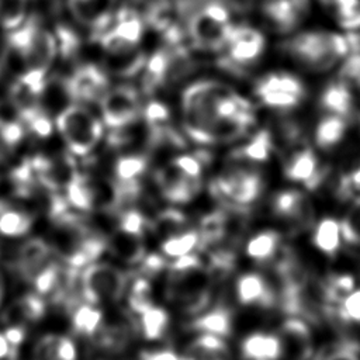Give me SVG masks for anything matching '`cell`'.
I'll list each match as a JSON object with an SVG mask.
<instances>
[{"label":"cell","instance_id":"42","mask_svg":"<svg viewBox=\"0 0 360 360\" xmlns=\"http://www.w3.org/2000/svg\"><path fill=\"white\" fill-rule=\"evenodd\" d=\"M342 239L352 246H360V197L354 198L340 221Z\"/></svg>","mask_w":360,"mask_h":360},{"label":"cell","instance_id":"13","mask_svg":"<svg viewBox=\"0 0 360 360\" xmlns=\"http://www.w3.org/2000/svg\"><path fill=\"white\" fill-rule=\"evenodd\" d=\"M100 107L104 124L112 129L131 125L142 112L139 94L131 86L108 89L100 98Z\"/></svg>","mask_w":360,"mask_h":360},{"label":"cell","instance_id":"2","mask_svg":"<svg viewBox=\"0 0 360 360\" xmlns=\"http://www.w3.org/2000/svg\"><path fill=\"white\" fill-rule=\"evenodd\" d=\"M281 51L304 69L323 73L333 69L350 52V41L332 31H302L280 45Z\"/></svg>","mask_w":360,"mask_h":360},{"label":"cell","instance_id":"19","mask_svg":"<svg viewBox=\"0 0 360 360\" xmlns=\"http://www.w3.org/2000/svg\"><path fill=\"white\" fill-rule=\"evenodd\" d=\"M278 338L283 346V356H287L288 360H308L312 357L311 330L302 319L294 316L285 319Z\"/></svg>","mask_w":360,"mask_h":360},{"label":"cell","instance_id":"26","mask_svg":"<svg viewBox=\"0 0 360 360\" xmlns=\"http://www.w3.org/2000/svg\"><path fill=\"white\" fill-rule=\"evenodd\" d=\"M347 120L335 114H323L314 131L315 145L321 150H330L338 146L346 134Z\"/></svg>","mask_w":360,"mask_h":360},{"label":"cell","instance_id":"51","mask_svg":"<svg viewBox=\"0 0 360 360\" xmlns=\"http://www.w3.org/2000/svg\"><path fill=\"white\" fill-rule=\"evenodd\" d=\"M139 360H180V357L170 350H158V352H142Z\"/></svg>","mask_w":360,"mask_h":360},{"label":"cell","instance_id":"35","mask_svg":"<svg viewBox=\"0 0 360 360\" xmlns=\"http://www.w3.org/2000/svg\"><path fill=\"white\" fill-rule=\"evenodd\" d=\"M103 323V314L93 304H79L72 311V325L76 333L82 336H94Z\"/></svg>","mask_w":360,"mask_h":360},{"label":"cell","instance_id":"17","mask_svg":"<svg viewBox=\"0 0 360 360\" xmlns=\"http://www.w3.org/2000/svg\"><path fill=\"white\" fill-rule=\"evenodd\" d=\"M309 0H264L262 15L266 24L276 32L294 31L308 15Z\"/></svg>","mask_w":360,"mask_h":360},{"label":"cell","instance_id":"5","mask_svg":"<svg viewBox=\"0 0 360 360\" xmlns=\"http://www.w3.org/2000/svg\"><path fill=\"white\" fill-rule=\"evenodd\" d=\"M187 34L191 44L201 51H222L233 28L228 8L210 0L188 14Z\"/></svg>","mask_w":360,"mask_h":360},{"label":"cell","instance_id":"12","mask_svg":"<svg viewBox=\"0 0 360 360\" xmlns=\"http://www.w3.org/2000/svg\"><path fill=\"white\" fill-rule=\"evenodd\" d=\"M143 34L141 17L128 10L118 13L115 22L98 34V42L111 56H121L134 52Z\"/></svg>","mask_w":360,"mask_h":360},{"label":"cell","instance_id":"3","mask_svg":"<svg viewBox=\"0 0 360 360\" xmlns=\"http://www.w3.org/2000/svg\"><path fill=\"white\" fill-rule=\"evenodd\" d=\"M167 300L184 314L202 311L211 298V274L195 255H184L170 264Z\"/></svg>","mask_w":360,"mask_h":360},{"label":"cell","instance_id":"14","mask_svg":"<svg viewBox=\"0 0 360 360\" xmlns=\"http://www.w3.org/2000/svg\"><path fill=\"white\" fill-rule=\"evenodd\" d=\"M290 149L291 150L284 156V176L291 181L302 183L309 190L321 187L328 177V170L319 165L315 152L304 145V142H300Z\"/></svg>","mask_w":360,"mask_h":360},{"label":"cell","instance_id":"7","mask_svg":"<svg viewBox=\"0 0 360 360\" xmlns=\"http://www.w3.org/2000/svg\"><path fill=\"white\" fill-rule=\"evenodd\" d=\"M55 124L69 150L79 156L90 153L103 136L101 121L80 104L60 111Z\"/></svg>","mask_w":360,"mask_h":360},{"label":"cell","instance_id":"1","mask_svg":"<svg viewBox=\"0 0 360 360\" xmlns=\"http://www.w3.org/2000/svg\"><path fill=\"white\" fill-rule=\"evenodd\" d=\"M184 129L200 143H217L219 127L229 118L255 121L249 100L215 80H201L187 87L181 97Z\"/></svg>","mask_w":360,"mask_h":360},{"label":"cell","instance_id":"23","mask_svg":"<svg viewBox=\"0 0 360 360\" xmlns=\"http://www.w3.org/2000/svg\"><path fill=\"white\" fill-rule=\"evenodd\" d=\"M32 217L24 208L13 202V198L0 197V235L17 238L30 232Z\"/></svg>","mask_w":360,"mask_h":360},{"label":"cell","instance_id":"20","mask_svg":"<svg viewBox=\"0 0 360 360\" xmlns=\"http://www.w3.org/2000/svg\"><path fill=\"white\" fill-rule=\"evenodd\" d=\"M45 314V302L37 294H24L13 300L1 309L0 322L3 326H27L39 321Z\"/></svg>","mask_w":360,"mask_h":360},{"label":"cell","instance_id":"6","mask_svg":"<svg viewBox=\"0 0 360 360\" xmlns=\"http://www.w3.org/2000/svg\"><path fill=\"white\" fill-rule=\"evenodd\" d=\"M212 193L225 205L245 207L262 194L263 179L255 165L229 159L212 181Z\"/></svg>","mask_w":360,"mask_h":360},{"label":"cell","instance_id":"28","mask_svg":"<svg viewBox=\"0 0 360 360\" xmlns=\"http://www.w3.org/2000/svg\"><path fill=\"white\" fill-rule=\"evenodd\" d=\"M134 333V326L128 318H122L120 321L108 322V325L100 326L94 338H97V345L103 349L111 352H121Z\"/></svg>","mask_w":360,"mask_h":360},{"label":"cell","instance_id":"24","mask_svg":"<svg viewBox=\"0 0 360 360\" xmlns=\"http://www.w3.org/2000/svg\"><path fill=\"white\" fill-rule=\"evenodd\" d=\"M245 360H278L283 356L281 340L277 335L250 333L240 345Z\"/></svg>","mask_w":360,"mask_h":360},{"label":"cell","instance_id":"44","mask_svg":"<svg viewBox=\"0 0 360 360\" xmlns=\"http://www.w3.org/2000/svg\"><path fill=\"white\" fill-rule=\"evenodd\" d=\"M128 305L131 311L136 314H142L149 307H152V298H150V285L148 278L138 277L132 283L129 295H128Z\"/></svg>","mask_w":360,"mask_h":360},{"label":"cell","instance_id":"32","mask_svg":"<svg viewBox=\"0 0 360 360\" xmlns=\"http://www.w3.org/2000/svg\"><path fill=\"white\" fill-rule=\"evenodd\" d=\"M191 328L201 333H208L219 338L229 336V333L232 332V315L229 309L218 307L193 321Z\"/></svg>","mask_w":360,"mask_h":360},{"label":"cell","instance_id":"48","mask_svg":"<svg viewBox=\"0 0 360 360\" xmlns=\"http://www.w3.org/2000/svg\"><path fill=\"white\" fill-rule=\"evenodd\" d=\"M139 263H141L139 271H141L142 277H145V278L159 274L166 266V262L163 260V257L159 256V255H155V253L153 255H145L143 259Z\"/></svg>","mask_w":360,"mask_h":360},{"label":"cell","instance_id":"46","mask_svg":"<svg viewBox=\"0 0 360 360\" xmlns=\"http://www.w3.org/2000/svg\"><path fill=\"white\" fill-rule=\"evenodd\" d=\"M146 225H148V221L145 219V217L135 210H127L120 214L118 231L142 236Z\"/></svg>","mask_w":360,"mask_h":360},{"label":"cell","instance_id":"39","mask_svg":"<svg viewBox=\"0 0 360 360\" xmlns=\"http://www.w3.org/2000/svg\"><path fill=\"white\" fill-rule=\"evenodd\" d=\"M28 0H0V28L13 31L27 18Z\"/></svg>","mask_w":360,"mask_h":360},{"label":"cell","instance_id":"29","mask_svg":"<svg viewBox=\"0 0 360 360\" xmlns=\"http://www.w3.org/2000/svg\"><path fill=\"white\" fill-rule=\"evenodd\" d=\"M184 356L193 360H229L231 353L219 336L201 333L190 343Z\"/></svg>","mask_w":360,"mask_h":360},{"label":"cell","instance_id":"30","mask_svg":"<svg viewBox=\"0 0 360 360\" xmlns=\"http://www.w3.org/2000/svg\"><path fill=\"white\" fill-rule=\"evenodd\" d=\"M107 248L115 257L129 264L139 263L145 256L142 236L127 233L122 231H118L115 235L111 236L110 240H107Z\"/></svg>","mask_w":360,"mask_h":360},{"label":"cell","instance_id":"37","mask_svg":"<svg viewBox=\"0 0 360 360\" xmlns=\"http://www.w3.org/2000/svg\"><path fill=\"white\" fill-rule=\"evenodd\" d=\"M169 325V315L163 308L149 307L141 314V329L146 339L156 340L162 338Z\"/></svg>","mask_w":360,"mask_h":360},{"label":"cell","instance_id":"45","mask_svg":"<svg viewBox=\"0 0 360 360\" xmlns=\"http://www.w3.org/2000/svg\"><path fill=\"white\" fill-rule=\"evenodd\" d=\"M336 316L345 323H360V290H353L340 300Z\"/></svg>","mask_w":360,"mask_h":360},{"label":"cell","instance_id":"10","mask_svg":"<svg viewBox=\"0 0 360 360\" xmlns=\"http://www.w3.org/2000/svg\"><path fill=\"white\" fill-rule=\"evenodd\" d=\"M127 274L111 264H89L80 273L82 297L89 304L112 302L122 297Z\"/></svg>","mask_w":360,"mask_h":360},{"label":"cell","instance_id":"27","mask_svg":"<svg viewBox=\"0 0 360 360\" xmlns=\"http://www.w3.org/2000/svg\"><path fill=\"white\" fill-rule=\"evenodd\" d=\"M273 149L274 143L271 132L269 129H260L248 143L235 149L229 155V159H236L257 166L269 159Z\"/></svg>","mask_w":360,"mask_h":360},{"label":"cell","instance_id":"8","mask_svg":"<svg viewBox=\"0 0 360 360\" xmlns=\"http://www.w3.org/2000/svg\"><path fill=\"white\" fill-rule=\"evenodd\" d=\"M162 195L172 202H188L200 190L201 162L193 155H180L156 174Z\"/></svg>","mask_w":360,"mask_h":360},{"label":"cell","instance_id":"36","mask_svg":"<svg viewBox=\"0 0 360 360\" xmlns=\"http://www.w3.org/2000/svg\"><path fill=\"white\" fill-rule=\"evenodd\" d=\"M22 135L24 127L21 122L0 118V166L11 158Z\"/></svg>","mask_w":360,"mask_h":360},{"label":"cell","instance_id":"38","mask_svg":"<svg viewBox=\"0 0 360 360\" xmlns=\"http://www.w3.org/2000/svg\"><path fill=\"white\" fill-rule=\"evenodd\" d=\"M338 22L349 31L360 28V0H328Z\"/></svg>","mask_w":360,"mask_h":360},{"label":"cell","instance_id":"18","mask_svg":"<svg viewBox=\"0 0 360 360\" xmlns=\"http://www.w3.org/2000/svg\"><path fill=\"white\" fill-rule=\"evenodd\" d=\"M52 248L44 239L32 238L24 242L15 253L13 269L25 281L31 283L38 273L46 267L52 260Z\"/></svg>","mask_w":360,"mask_h":360},{"label":"cell","instance_id":"16","mask_svg":"<svg viewBox=\"0 0 360 360\" xmlns=\"http://www.w3.org/2000/svg\"><path fill=\"white\" fill-rule=\"evenodd\" d=\"M66 94L77 103L100 101L108 90L107 75L96 65L87 63L76 68L63 82Z\"/></svg>","mask_w":360,"mask_h":360},{"label":"cell","instance_id":"15","mask_svg":"<svg viewBox=\"0 0 360 360\" xmlns=\"http://www.w3.org/2000/svg\"><path fill=\"white\" fill-rule=\"evenodd\" d=\"M273 212L297 231H308L315 225V208L311 198L297 188L278 191L271 200Z\"/></svg>","mask_w":360,"mask_h":360},{"label":"cell","instance_id":"52","mask_svg":"<svg viewBox=\"0 0 360 360\" xmlns=\"http://www.w3.org/2000/svg\"><path fill=\"white\" fill-rule=\"evenodd\" d=\"M15 354H17V350L11 346L3 329H0V360H14Z\"/></svg>","mask_w":360,"mask_h":360},{"label":"cell","instance_id":"21","mask_svg":"<svg viewBox=\"0 0 360 360\" xmlns=\"http://www.w3.org/2000/svg\"><path fill=\"white\" fill-rule=\"evenodd\" d=\"M236 295L243 305L271 308L277 304V294L257 273H246L236 281Z\"/></svg>","mask_w":360,"mask_h":360},{"label":"cell","instance_id":"41","mask_svg":"<svg viewBox=\"0 0 360 360\" xmlns=\"http://www.w3.org/2000/svg\"><path fill=\"white\" fill-rule=\"evenodd\" d=\"M338 79L350 89L356 100L360 103V51L347 53L342 60Z\"/></svg>","mask_w":360,"mask_h":360},{"label":"cell","instance_id":"43","mask_svg":"<svg viewBox=\"0 0 360 360\" xmlns=\"http://www.w3.org/2000/svg\"><path fill=\"white\" fill-rule=\"evenodd\" d=\"M187 219L184 214H181L177 210H166L162 211L155 221L152 222L153 232L160 238H169L172 235H176L181 232V228L186 225Z\"/></svg>","mask_w":360,"mask_h":360},{"label":"cell","instance_id":"25","mask_svg":"<svg viewBox=\"0 0 360 360\" xmlns=\"http://www.w3.org/2000/svg\"><path fill=\"white\" fill-rule=\"evenodd\" d=\"M73 340L58 333L44 335L32 349V360H76Z\"/></svg>","mask_w":360,"mask_h":360},{"label":"cell","instance_id":"34","mask_svg":"<svg viewBox=\"0 0 360 360\" xmlns=\"http://www.w3.org/2000/svg\"><path fill=\"white\" fill-rule=\"evenodd\" d=\"M65 198L73 208L79 211H90L94 205L96 194L87 179L76 173L65 188Z\"/></svg>","mask_w":360,"mask_h":360},{"label":"cell","instance_id":"47","mask_svg":"<svg viewBox=\"0 0 360 360\" xmlns=\"http://www.w3.org/2000/svg\"><path fill=\"white\" fill-rule=\"evenodd\" d=\"M316 360H360L357 353V345L350 340H345L336 345L328 354L318 357Z\"/></svg>","mask_w":360,"mask_h":360},{"label":"cell","instance_id":"49","mask_svg":"<svg viewBox=\"0 0 360 360\" xmlns=\"http://www.w3.org/2000/svg\"><path fill=\"white\" fill-rule=\"evenodd\" d=\"M97 0H69V6L76 17L89 18L93 14Z\"/></svg>","mask_w":360,"mask_h":360},{"label":"cell","instance_id":"40","mask_svg":"<svg viewBox=\"0 0 360 360\" xmlns=\"http://www.w3.org/2000/svg\"><path fill=\"white\" fill-rule=\"evenodd\" d=\"M198 245V232L197 231H187L179 232L166 238L162 242V252L170 257H180L188 255L195 246Z\"/></svg>","mask_w":360,"mask_h":360},{"label":"cell","instance_id":"33","mask_svg":"<svg viewBox=\"0 0 360 360\" xmlns=\"http://www.w3.org/2000/svg\"><path fill=\"white\" fill-rule=\"evenodd\" d=\"M281 236L276 231H262L246 245V253L256 262H269L278 255Z\"/></svg>","mask_w":360,"mask_h":360},{"label":"cell","instance_id":"31","mask_svg":"<svg viewBox=\"0 0 360 360\" xmlns=\"http://www.w3.org/2000/svg\"><path fill=\"white\" fill-rule=\"evenodd\" d=\"M312 242L318 250L325 253L329 257L336 256L342 246V232L340 222L335 218H323L321 219L312 233Z\"/></svg>","mask_w":360,"mask_h":360},{"label":"cell","instance_id":"54","mask_svg":"<svg viewBox=\"0 0 360 360\" xmlns=\"http://www.w3.org/2000/svg\"><path fill=\"white\" fill-rule=\"evenodd\" d=\"M180 360H193V359H188V357H186V356H184V357H183V359H180Z\"/></svg>","mask_w":360,"mask_h":360},{"label":"cell","instance_id":"53","mask_svg":"<svg viewBox=\"0 0 360 360\" xmlns=\"http://www.w3.org/2000/svg\"><path fill=\"white\" fill-rule=\"evenodd\" d=\"M3 297H4V288H3V280H1V276H0V308H1Z\"/></svg>","mask_w":360,"mask_h":360},{"label":"cell","instance_id":"55","mask_svg":"<svg viewBox=\"0 0 360 360\" xmlns=\"http://www.w3.org/2000/svg\"><path fill=\"white\" fill-rule=\"evenodd\" d=\"M359 41H360V38H359ZM359 48H360V42H359ZM360 51V49H359Z\"/></svg>","mask_w":360,"mask_h":360},{"label":"cell","instance_id":"22","mask_svg":"<svg viewBox=\"0 0 360 360\" xmlns=\"http://www.w3.org/2000/svg\"><path fill=\"white\" fill-rule=\"evenodd\" d=\"M359 101L350 89L338 77L329 82L319 94V107L326 114H335L349 120L354 115Z\"/></svg>","mask_w":360,"mask_h":360},{"label":"cell","instance_id":"9","mask_svg":"<svg viewBox=\"0 0 360 360\" xmlns=\"http://www.w3.org/2000/svg\"><path fill=\"white\" fill-rule=\"evenodd\" d=\"M255 94L266 107L287 111L305 100L307 89L300 77L285 72H274L257 80Z\"/></svg>","mask_w":360,"mask_h":360},{"label":"cell","instance_id":"11","mask_svg":"<svg viewBox=\"0 0 360 360\" xmlns=\"http://www.w3.org/2000/svg\"><path fill=\"white\" fill-rule=\"evenodd\" d=\"M264 46L266 41L259 30L248 25H233L222 49L225 51L221 59L222 66L229 70L242 72L259 60L264 52Z\"/></svg>","mask_w":360,"mask_h":360},{"label":"cell","instance_id":"4","mask_svg":"<svg viewBox=\"0 0 360 360\" xmlns=\"http://www.w3.org/2000/svg\"><path fill=\"white\" fill-rule=\"evenodd\" d=\"M7 46L8 52L20 59L24 70L41 73L48 72L58 53L56 37L34 20L24 21L18 28L10 31Z\"/></svg>","mask_w":360,"mask_h":360},{"label":"cell","instance_id":"50","mask_svg":"<svg viewBox=\"0 0 360 360\" xmlns=\"http://www.w3.org/2000/svg\"><path fill=\"white\" fill-rule=\"evenodd\" d=\"M172 3V6L183 15H188L190 13H193L195 8H198L200 6H202L204 3L210 1V0H169Z\"/></svg>","mask_w":360,"mask_h":360}]
</instances>
